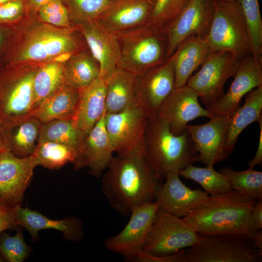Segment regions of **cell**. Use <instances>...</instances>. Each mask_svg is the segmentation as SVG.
Instances as JSON below:
<instances>
[{
	"label": "cell",
	"instance_id": "6da1fadb",
	"mask_svg": "<svg viewBox=\"0 0 262 262\" xmlns=\"http://www.w3.org/2000/svg\"><path fill=\"white\" fill-rule=\"evenodd\" d=\"M103 173L101 188L110 205L129 216L136 207L154 201L160 185L144 155L143 143L117 153Z\"/></svg>",
	"mask_w": 262,
	"mask_h": 262
},
{
	"label": "cell",
	"instance_id": "7a4b0ae2",
	"mask_svg": "<svg viewBox=\"0 0 262 262\" xmlns=\"http://www.w3.org/2000/svg\"><path fill=\"white\" fill-rule=\"evenodd\" d=\"M256 201L233 190L210 195L206 201L183 218L201 235H237L251 240L257 230L251 221Z\"/></svg>",
	"mask_w": 262,
	"mask_h": 262
},
{
	"label": "cell",
	"instance_id": "3957f363",
	"mask_svg": "<svg viewBox=\"0 0 262 262\" xmlns=\"http://www.w3.org/2000/svg\"><path fill=\"white\" fill-rule=\"evenodd\" d=\"M145 158L158 180L167 173L198 162V153L186 130L174 134L169 125L156 116L148 119L144 142Z\"/></svg>",
	"mask_w": 262,
	"mask_h": 262
},
{
	"label": "cell",
	"instance_id": "277c9868",
	"mask_svg": "<svg viewBox=\"0 0 262 262\" xmlns=\"http://www.w3.org/2000/svg\"><path fill=\"white\" fill-rule=\"evenodd\" d=\"M120 67L139 77L167 60L166 30L150 21L115 35Z\"/></svg>",
	"mask_w": 262,
	"mask_h": 262
},
{
	"label": "cell",
	"instance_id": "5b68a950",
	"mask_svg": "<svg viewBox=\"0 0 262 262\" xmlns=\"http://www.w3.org/2000/svg\"><path fill=\"white\" fill-rule=\"evenodd\" d=\"M77 26L60 28L44 23L34 26L21 45L12 46L7 63L32 64L51 59L63 53H74L84 49L78 37Z\"/></svg>",
	"mask_w": 262,
	"mask_h": 262
},
{
	"label": "cell",
	"instance_id": "8992f818",
	"mask_svg": "<svg viewBox=\"0 0 262 262\" xmlns=\"http://www.w3.org/2000/svg\"><path fill=\"white\" fill-rule=\"evenodd\" d=\"M39 66L6 64L0 66L1 130L32 116L33 83Z\"/></svg>",
	"mask_w": 262,
	"mask_h": 262
},
{
	"label": "cell",
	"instance_id": "52a82bcc",
	"mask_svg": "<svg viewBox=\"0 0 262 262\" xmlns=\"http://www.w3.org/2000/svg\"><path fill=\"white\" fill-rule=\"evenodd\" d=\"M205 39L213 51H229L240 61L252 55L248 29L239 0H215Z\"/></svg>",
	"mask_w": 262,
	"mask_h": 262
},
{
	"label": "cell",
	"instance_id": "ba28073f",
	"mask_svg": "<svg viewBox=\"0 0 262 262\" xmlns=\"http://www.w3.org/2000/svg\"><path fill=\"white\" fill-rule=\"evenodd\" d=\"M185 262H260L262 251L250 239L237 235L203 236L184 249Z\"/></svg>",
	"mask_w": 262,
	"mask_h": 262
},
{
	"label": "cell",
	"instance_id": "9c48e42d",
	"mask_svg": "<svg viewBox=\"0 0 262 262\" xmlns=\"http://www.w3.org/2000/svg\"><path fill=\"white\" fill-rule=\"evenodd\" d=\"M201 237L183 218L159 208L143 250L154 256L169 255L196 245Z\"/></svg>",
	"mask_w": 262,
	"mask_h": 262
},
{
	"label": "cell",
	"instance_id": "30bf717a",
	"mask_svg": "<svg viewBox=\"0 0 262 262\" xmlns=\"http://www.w3.org/2000/svg\"><path fill=\"white\" fill-rule=\"evenodd\" d=\"M240 61L229 51H212L186 85L194 90L206 106L223 94L227 81L235 74Z\"/></svg>",
	"mask_w": 262,
	"mask_h": 262
},
{
	"label": "cell",
	"instance_id": "8fae6325",
	"mask_svg": "<svg viewBox=\"0 0 262 262\" xmlns=\"http://www.w3.org/2000/svg\"><path fill=\"white\" fill-rule=\"evenodd\" d=\"M159 208L155 201L135 208L122 230L104 241V248L127 261L142 250Z\"/></svg>",
	"mask_w": 262,
	"mask_h": 262
},
{
	"label": "cell",
	"instance_id": "7c38bea8",
	"mask_svg": "<svg viewBox=\"0 0 262 262\" xmlns=\"http://www.w3.org/2000/svg\"><path fill=\"white\" fill-rule=\"evenodd\" d=\"M215 0H189L183 10L167 29V59L186 38H205L212 23Z\"/></svg>",
	"mask_w": 262,
	"mask_h": 262
},
{
	"label": "cell",
	"instance_id": "4fadbf2b",
	"mask_svg": "<svg viewBox=\"0 0 262 262\" xmlns=\"http://www.w3.org/2000/svg\"><path fill=\"white\" fill-rule=\"evenodd\" d=\"M148 119L139 105L116 113H105V128L115 152H123L142 145Z\"/></svg>",
	"mask_w": 262,
	"mask_h": 262
},
{
	"label": "cell",
	"instance_id": "5bb4252c",
	"mask_svg": "<svg viewBox=\"0 0 262 262\" xmlns=\"http://www.w3.org/2000/svg\"><path fill=\"white\" fill-rule=\"evenodd\" d=\"M198 98L187 85L175 88L159 108L156 116L166 122L174 134L180 135L190 121L199 117L213 116L200 105Z\"/></svg>",
	"mask_w": 262,
	"mask_h": 262
},
{
	"label": "cell",
	"instance_id": "9a60e30c",
	"mask_svg": "<svg viewBox=\"0 0 262 262\" xmlns=\"http://www.w3.org/2000/svg\"><path fill=\"white\" fill-rule=\"evenodd\" d=\"M36 166L33 155L18 157L9 151L0 152V199L11 205H21Z\"/></svg>",
	"mask_w": 262,
	"mask_h": 262
},
{
	"label": "cell",
	"instance_id": "2e32d148",
	"mask_svg": "<svg viewBox=\"0 0 262 262\" xmlns=\"http://www.w3.org/2000/svg\"><path fill=\"white\" fill-rule=\"evenodd\" d=\"M228 91L217 100L206 106L213 115L229 117L240 106L243 98L262 85V65L251 55L240 60Z\"/></svg>",
	"mask_w": 262,
	"mask_h": 262
},
{
	"label": "cell",
	"instance_id": "e0dca14e",
	"mask_svg": "<svg viewBox=\"0 0 262 262\" xmlns=\"http://www.w3.org/2000/svg\"><path fill=\"white\" fill-rule=\"evenodd\" d=\"M228 117L214 115L210 121L200 125H187L198 153V162L213 166L229 156L226 150Z\"/></svg>",
	"mask_w": 262,
	"mask_h": 262
},
{
	"label": "cell",
	"instance_id": "ac0fdd59",
	"mask_svg": "<svg viewBox=\"0 0 262 262\" xmlns=\"http://www.w3.org/2000/svg\"><path fill=\"white\" fill-rule=\"evenodd\" d=\"M175 80L174 66L170 58L138 77V104L149 118L156 116L162 103L175 88Z\"/></svg>",
	"mask_w": 262,
	"mask_h": 262
},
{
	"label": "cell",
	"instance_id": "d6986e66",
	"mask_svg": "<svg viewBox=\"0 0 262 262\" xmlns=\"http://www.w3.org/2000/svg\"><path fill=\"white\" fill-rule=\"evenodd\" d=\"M164 180L158 188L154 201L159 208L176 216H186L209 198L205 191L186 186L180 180L178 171L169 172Z\"/></svg>",
	"mask_w": 262,
	"mask_h": 262
},
{
	"label": "cell",
	"instance_id": "ffe728a7",
	"mask_svg": "<svg viewBox=\"0 0 262 262\" xmlns=\"http://www.w3.org/2000/svg\"><path fill=\"white\" fill-rule=\"evenodd\" d=\"M77 26L98 64L99 77L106 81L120 63V50L116 35L97 20L84 21Z\"/></svg>",
	"mask_w": 262,
	"mask_h": 262
},
{
	"label": "cell",
	"instance_id": "44dd1931",
	"mask_svg": "<svg viewBox=\"0 0 262 262\" xmlns=\"http://www.w3.org/2000/svg\"><path fill=\"white\" fill-rule=\"evenodd\" d=\"M156 0H115L97 20L116 35L150 21Z\"/></svg>",
	"mask_w": 262,
	"mask_h": 262
},
{
	"label": "cell",
	"instance_id": "7402d4cb",
	"mask_svg": "<svg viewBox=\"0 0 262 262\" xmlns=\"http://www.w3.org/2000/svg\"><path fill=\"white\" fill-rule=\"evenodd\" d=\"M105 113L86 135L80 164V169L87 167L97 178L102 176L115 152L105 128Z\"/></svg>",
	"mask_w": 262,
	"mask_h": 262
},
{
	"label": "cell",
	"instance_id": "603a6c76",
	"mask_svg": "<svg viewBox=\"0 0 262 262\" xmlns=\"http://www.w3.org/2000/svg\"><path fill=\"white\" fill-rule=\"evenodd\" d=\"M15 222L17 226L25 228L34 240L37 239L39 230L46 229L60 231L71 241L80 242L84 237L82 222L75 217L52 220L36 211L20 205L16 210Z\"/></svg>",
	"mask_w": 262,
	"mask_h": 262
},
{
	"label": "cell",
	"instance_id": "cb8c5ba5",
	"mask_svg": "<svg viewBox=\"0 0 262 262\" xmlns=\"http://www.w3.org/2000/svg\"><path fill=\"white\" fill-rule=\"evenodd\" d=\"M205 38L191 36L182 41L169 57L175 72V88L183 86L194 71L212 52Z\"/></svg>",
	"mask_w": 262,
	"mask_h": 262
},
{
	"label": "cell",
	"instance_id": "d4e9b609",
	"mask_svg": "<svg viewBox=\"0 0 262 262\" xmlns=\"http://www.w3.org/2000/svg\"><path fill=\"white\" fill-rule=\"evenodd\" d=\"M106 82L98 77L80 90L73 118L76 127L87 134L105 112Z\"/></svg>",
	"mask_w": 262,
	"mask_h": 262
},
{
	"label": "cell",
	"instance_id": "484cf974",
	"mask_svg": "<svg viewBox=\"0 0 262 262\" xmlns=\"http://www.w3.org/2000/svg\"><path fill=\"white\" fill-rule=\"evenodd\" d=\"M106 82V113H116L138 105V77L118 67Z\"/></svg>",
	"mask_w": 262,
	"mask_h": 262
},
{
	"label": "cell",
	"instance_id": "4316f807",
	"mask_svg": "<svg viewBox=\"0 0 262 262\" xmlns=\"http://www.w3.org/2000/svg\"><path fill=\"white\" fill-rule=\"evenodd\" d=\"M80 97V90L65 83L43 101L32 116L43 124L58 119L73 120Z\"/></svg>",
	"mask_w": 262,
	"mask_h": 262
},
{
	"label": "cell",
	"instance_id": "83f0119b",
	"mask_svg": "<svg viewBox=\"0 0 262 262\" xmlns=\"http://www.w3.org/2000/svg\"><path fill=\"white\" fill-rule=\"evenodd\" d=\"M42 123L30 116L1 130L4 143L8 150L18 157L32 155L39 142Z\"/></svg>",
	"mask_w": 262,
	"mask_h": 262
},
{
	"label": "cell",
	"instance_id": "f1b7e54d",
	"mask_svg": "<svg viewBox=\"0 0 262 262\" xmlns=\"http://www.w3.org/2000/svg\"><path fill=\"white\" fill-rule=\"evenodd\" d=\"M262 116V85L248 92L244 104L228 117L226 150L229 155L232 151L239 136L252 123Z\"/></svg>",
	"mask_w": 262,
	"mask_h": 262
},
{
	"label": "cell",
	"instance_id": "f546056e",
	"mask_svg": "<svg viewBox=\"0 0 262 262\" xmlns=\"http://www.w3.org/2000/svg\"><path fill=\"white\" fill-rule=\"evenodd\" d=\"M87 134L78 128L72 119H58L41 124L39 142L53 141L73 148L77 158L74 164L80 169L82 146Z\"/></svg>",
	"mask_w": 262,
	"mask_h": 262
},
{
	"label": "cell",
	"instance_id": "4dcf8cb0",
	"mask_svg": "<svg viewBox=\"0 0 262 262\" xmlns=\"http://www.w3.org/2000/svg\"><path fill=\"white\" fill-rule=\"evenodd\" d=\"M64 64L66 83L76 89L84 88L99 77L98 63L84 49L73 54Z\"/></svg>",
	"mask_w": 262,
	"mask_h": 262
},
{
	"label": "cell",
	"instance_id": "1f68e13d",
	"mask_svg": "<svg viewBox=\"0 0 262 262\" xmlns=\"http://www.w3.org/2000/svg\"><path fill=\"white\" fill-rule=\"evenodd\" d=\"M65 83L64 64L52 61L39 66L33 83V111Z\"/></svg>",
	"mask_w": 262,
	"mask_h": 262
},
{
	"label": "cell",
	"instance_id": "d6a6232c",
	"mask_svg": "<svg viewBox=\"0 0 262 262\" xmlns=\"http://www.w3.org/2000/svg\"><path fill=\"white\" fill-rule=\"evenodd\" d=\"M179 174L198 183L210 195L224 194L232 190L227 176L216 171L213 166L199 167L190 164L180 170Z\"/></svg>",
	"mask_w": 262,
	"mask_h": 262
},
{
	"label": "cell",
	"instance_id": "836d02e7",
	"mask_svg": "<svg viewBox=\"0 0 262 262\" xmlns=\"http://www.w3.org/2000/svg\"><path fill=\"white\" fill-rule=\"evenodd\" d=\"M37 165L50 169H59L67 163H75V151L65 145L53 141L39 142L32 154Z\"/></svg>",
	"mask_w": 262,
	"mask_h": 262
},
{
	"label": "cell",
	"instance_id": "e575fe53",
	"mask_svg": "<svg viewBox=\"0 0 262 262\" xmlns=\"http://www.w3.org/2000/svg\"><path fill=\"white\" fill-rule=\"evenodd\" d=\"M229 178L232 190L255 199H262V172L253 168L236 171L229 167L219 171Z\"/></svg>",
	"mask_w": 262,
	"mask_h": 262
},
{
	"label": "cell",
	"instance_id": "d590c367",
	"mask_svg": "<svg viewBox=\"0 0 262 262\" xmlns=\"http://www.w3.org/2000/svg\"><path fill=\"white\" fill-rule=\"evenodd\" d=\"M249 31L252 55L262 65V19L258 0H239Z\"/></svg>",
	"mask_w": 262,
	"mask_h": 262
},
{
	"label": "cell",
	"instance_id": "8d00e7d4",
	"mask_svg": "<svg viewBox=\"0 0 262 262\" xmlns=\"http://www.w3.org/2000/svg\"><path fill=\"white\" fill-rule=\"evenodd\" d=\"M115 0H62L77 24L98 19Z\"/></svg>",
	"mask_w": 262,
	"mask_h": 262
},
{
	"label": "cell",
	"instance_id": "74e56055",
	"mask_svg": "<svg viewBox=\"0 0 262 262\" xmlns=\"http://www.w3.org/2000/svg\"><path fill=\"white\" fill-rule=\"evenodd\" d=\"M31 250L21 230H18L13 236L6 232L0 234V259L8 262H22L28 257Z\"/></svg>",
	"mask_w": 262,
	"mask_h": 262
},
{
	"label": "cell",
	"instance_id": "f35d334b",
	"mask_svg": "<svg viewBox=\"0 0 262 262\" xmlns=\"http://www.w3.org/2000/svg\"><path fill=\"white\" fill-rule=\"evenodd\" d=\"M189 0H156L150 21L167 30Z\"/></svg>",
	"mask_w": 262,
	"mask_h": 262
},
{
	"label": "cell",
	"instance_id": "ab89813d",
	"mask_svg": "<svg viewBox=\"0 0 262 262\" xmlns=\"http://www.w3.org/2000/svg\"><path fill=\"white\" fill-rule=\"evenodd\" d=\"M37 13L45 23L60 28L71 27L68 11L62 0H50Z\"/></svg>",
	"mask_w": 262,
	"mask_h": 262
},
{
	"label": "cell",
	"instance_id": "60d3db41",
	"mask_svg": "<svg viewBox=\"0 0 262 262\" xmlns=\"http://www.w3.org/2000/svg\"><path fill=\"white\" fill-rule=\"evenodd\" d=\"M25 9L24 0H10L0 6V25H9L19 20Z\"/></svg>",
	"mask_w": 262,
	"mask_h": 262
},
{
	"label": "cell",
	"instance_id": "b9f144b4",
	"mask_svg": "<svg viewBox=\"0 0 262 262\" xmlns=\"http://www.w3.org/2000/svg\"><path fill=\"white\" fill-rule=\"evenodd\" d=\"M128 261L133 262H185L184 249L171 255L162 256L152 255L142 250L131 258Z\"/></svg>",
	"mask_w": 262,
	"mask_h": 262
},
{
	"label": "cell",
	"instance_id": "7bdbcfd3",
	"mask_svg": "<svg viewBox=\"0 0 262 262\" xmlns=\"http://www.w3.org/2000/svg\"><path fill=\"white\" fill-rule=\"evenodd\" d=\"M11 25H0V66L6 64L14 41Z\"/></svg>",
	"mask_w": 262,
	"mask_h": 262
},
{
	"label": "cell",
	"instance_id": "ee69618b",
	"mask_svg": "<svg viewBox=\"0 0 262 262\" xmlns=\"http://www.w3.org/2000/svg\"><path fill=\"white\" fill-rule=\"evenodd\" d=\"M19 206L11 205L0 199V233L17 227L15 217L16 209Z\"/></svg>",
	"mask_w": 262,
	"mask_h": 262
},
{
	"label": "cell",
	"instance_id": "f6af8a7d",
	"mask_svg": "<svg viewBox=\"0 0 262 262\" xmlns=\"http://www.w3.org/2000/svg\"><path fill=\"white\" fill-rule=\"evenodd\" d=\"M251 221L255 230L262 228V199H257L251 213Z\"/></svg>",
	"mask_w": 262,
	"mask_h": 262
},
{
	"label": "cell",
	"instance_id": "bcb514c9",
	"mask_svg": "<svg viewBox=\"0 0 262 262\" xmlns=\"http://www.w3.org/2000/svg\"><path fill=\"white\" fill-rule=\"evenodd\" d=\"M260 125L259 143L254 158L248 163L249 168H253L262 162V116L258 121Z\"/></svg>",
	"mask_w": 262,
	"mask_h": 262
},
{
	"label": "cell",
	"instance_id": "7dc6e473",
	"mask_svg": "<svg viewBox=\"0 0 262 262\" xmlns=\"http://www.w3.org/2000/svg\"><path fill=\"white\" fill-rule=\"evenodd\" d=\"M50 0H25V7L31 12L37 13Z\"/></svg>",
	"mask_w": 262,
	"mask_h": 262
},
{
	"label": "cell",
	"instance_id": "c3c4849f",
	"mask_svg": "<svg viewBox=\"0 0 262 262\" xmlns=\"http://www.w3.org/2000/svg\"><path fill=\"white\" fill-rule=\"evenodd\" d=\"M253 245L259 250L262 251V231L257 230L254 233L252 239Z\"/></svg>",
	"mask_w": 262,
	"mask_h": 262
},
{
	"label": "cell",
	"instance_id": "681fc988",
	"mask_svg": "<svg viewBox=\"0 0 262 262\" xmlns=\"http://www.w3.org/2000/svg\"><path fill=\"white\" fill-rule=\"evenodd\" d=\"M8 151L3 142L1 129L0 127V152Z\"/></svg>",
	"mask_w": 262,
	"mask_h": 262
},
{
	"label": "cell",
	"instance_id": "f907efd6",
	"mask_svg": "<svg viewBox=\"0 0 262 262\" xmlns=\"http://www.w3.org/2000/svg\"><path fill=\"white\" fill-rule=\"evenodd\" d=\"M9 0H0V6L8 1Z\"/></svg>",
	"mask_w": 262,
	"mask_h": 262
},
{
	"label": "cell",
	"instance_id": "816d5d0a",
	"mask_svg": "<svg viewBox=\"0 0 262 262\" xmlns=\"http://www.w3.org/2000/svg\"></svg>",
	"mask_w": 262,
	"mask_h": 262
}]
</instances>
